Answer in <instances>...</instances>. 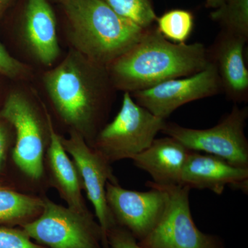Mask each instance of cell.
Masks as SVG:
<instances>
[{
    "label": "cell",
    "mask_w": 248,
    "mask_h": 248,
    "mask_svg": "<svg viewBox=\"0 0 248 248\" xmlns=\"http://www.w3.org/2000/svg\"><path fill=\"white\" fill-rule=\"evenodd\" d=\"M62 145L71 155L81 179L83 188L94 208L97 222L102 230L104 248L108 246L107 232L115 223L106 197L108 182L118 184L109 163L97 151L90 146L81 134L72 130L68 139L62 138Z\"/></svg>",
    "instance_id": "cell-10"
},
{
    "label": "cell",
    "mask_w": 248,
    "mask_h": 248,
    "mask_svg": "<svg viewBox=\"0 0 248 248\" xmlns=\"http://www.w3.org/2000/svg\"><path fill=\"white\" fill-rule=\"evenodd\" d=\"M145 192L127 190L119 184L108 182L106 197L116 225L125 228L137 241L144 239L164 213L166 195L151 181Z\"/></svg>",
    "instance_id": "cell-11"
},
{
    "label": "cell",
    "mask_w": 248,
    "mask_h": 248,
    "mask_svg": "<svg viewBox=\"0 0 248 248\" xmlns=\"http://www.w3.org/2000/svg\"><path fill=\"white\" fill-rule=\"evenodd\" d=\"M153 184L166 193V208L151 232L138 241L141 247L226 248L224 241L219 236L204 233L196 226L191 213L190 188L186 186Z\"/></svg>",
    "instance_id": "cell-7"
},
{
    "label": "cell",
    "mask_w": 248,
    "mask_h": 248,
    "mask_svg": "<svg viewBox=\"0 0 248 248\" xmlns=\"http://www.w3.org/2000/svg\"><path fill=\"white\" fill-rule=\"evenodd\" d=\"M22 35L31 53L44 66H51L60 56L56 19L47 0H27Z\"/></svg>",
    "instance_id": "cell-14"
},
{
    "label": "cell",
    "mask_w": 248,
    "mask_h": 248,
    "mask_svg": "<svg viewBox=\"0 0 248 248\" xmlns=\"http://www.w3.org/2000/svg\"><path fill=\"white\" fill-rule=\"evenodd\" d=\"M156 29L165 38L174 43H186L192 33L194 18L190 11L174 9L156 18Z\"/></svg>",
    "instance_id": "cell-19"
},
{
    "label": "cell",
    "mask_w": 248,
    "mask_h": 248,
    "mask_svg": "<svg viewBox=\"0 0 248 248\" xmlns=\"http://www.w3.org/2000/svg\"><path fill=\"white\" fill-rule=\"evenodd\" d=\"M38 217L21 226L37 244L46 248H102L104 238L92 214L80 213L45 199Z\"/></svg>",
    "instance_id": "cell-5"
},
{
    "label": "cell",
    "mask_w": 248,
    "mask_h": 248,
    "mask_svg": "<svg viewBox=\"0 0 248 248\" xmlns=\"http://www.w3.org/2000/svg\"><path fill=\"white\" fill-rule=\"evenodd\" d=\"M0 115L16 133L13 157L18 168L33 180L43 175L45 128L35 105L20 92L6 98Z\"/></svg>",
    "instance_id": "cell-8"
},
{
    "label": "cell",
    "mask_w": 248,
    "mask_h": 248,
    "mask_svg": "<svg viewBox=\"0 0 248 248\" xmlns=\"http://www.w3.org/2000/svg\"><path fill=\"white\" fill-rule=\"evenodd\" d=\"M248 117V108L235 104L231 112L212 128L200 130L166 122L161 133L175 139L190 151L203 152L236 167L248 169V141L245 134Z\"/></svg>",
    "instance_id": "cell-6"
},
{
    "label": "cell",
    "mask_w": 248,
    "mask_h": 248,
    "mask_svg": "<svg viewBox=\"0 0 248 248\" xmlns=\"http://www.w3.org/2000/svg\"><path fill=\"white\" fill-rule=\"evenodd\" d=\"M0 248H46L34 242L22 229L0 227Z\"/></svg>",
    "instance_id": "cell-21"
},
{
    "label": "cell",
    "mask_w": 248,
    "mask_h": 248,
    "mask_svg": "<svg viewBox=\"0 0 248 248\" xmlns=\"http://www.w3.org/2000/svg\"><path fill=\"white\" fill-rule=\"evenodd\" d=\"M166 123L137 104L130 93L124 92L120 110L101 128L91 147L110 164L133 159L151 146Z\"/></svg>",
    "instance_id": "cell-4"
},
{
    "label": "cell",
    "mask_w": 248,
    "mask_h": 248,
    "mask_svg": "<svg viewBox=\"0 0 248 248\" xmlns=\"http://www.w3.org/2000/svg\"><path fill=\"white\" fill-rule=\"evenodd\" d=\"M44 201L0 187V223L20 226L38 217Z\"/></svg>",
    "instance_id": "cell-17"
},
{
    "label": "cell",
    "mask_w": 248,
    "mask_h": 248,
    "mask_svg": "<svg viewBox=\"0 0 248 248\" xmlns=\"http://www.w3.org/2000/svg\"><path fill=\"white\" fill-rule=\"evenodd\" d=\"M0 73L12 79L24 78L29 73L27 65L11 56L0 42Z\"/></svg>",
    "instance_id": "cell-22"
},
{
    "label": "cell",
    "mask_w": 248,
    "mask_h": 248,
    "mask_svg": "<svg viewBox=\"0 0 248 248\" xmlns=\"http://www.w3.org/2000/svg\"><path fill=\"white\" fill-rule=\"evenodd\" d=\"M224 1L225 0H206L205 6L208 8L215 9L220 6Z\"/></svg>",
    "instance_id": "cell-25"
},
{
    "label": "cell",
    "mask_w": 248,
    "mask_h": 248,
    "mask_svg": "<svg viewBox=\"0 0 248 248\" xmlns=\"http://www.w3.org/2000/svg\"><path fill=\"white\" fill-rule=\"evenodd\" d=\"M62 5L74 50L105 68L136 45L146 30L103 0H67Z\"/></svg>",
    "instance_id": "cell-3"
},
{
    "label": "cell",
    "mask_w": 248,
    "mask_h": 248,
    "mask_svg": "<svg viewBox=\"0 0 248 248\" xmlns=\"http://www.w3.org/2000/svg\"><path fill=\"white\" fill-rule=\"evenodd\" d=\"M45 115L49 137L47 157L52 182L68 207L80 213H89L81 195L84 188L76 165L63 148L62 137L55 132L46 109Z\"/></svg>",
    "instance_id": "cell-16"
},
{
    "label": "cell",
    "mask_w": 248,
    "mask_h": 248,
    "mask_svg": "<svg viewBox=\"0 0 248 248\" xmlns=\"http://www.w3.org/2000/svg\"><path fill=\"white\" fill-rule=\"evenodd\" d=\"M181 186L223 194L227 186L248 192V169L236 167L214 155L191 151L182 174Z\"/></svg>",
    "instance_id": "cell-12"
},
{
    "label": "cell",
    "mask_w": 248,
    "mask_h": 248,
    "mask_svg": "<svg viewBox=\"0 0 248 248\" xmlns=\"http://www.w3.org/2000/svg\"><path fill=\"white\" fill-rule=\"evenodd\" d=\"M210 63L208 48L203 44L174 43L151 27L107 69L115 89L131 93L192 76Z\"/></svg>",
    "instance_id": "cell-2"
},
{
    "label": "cell",
    "mask_w": 248,
    "mask_h": 248,
    "mask_svg": "<svg viewBox=\"0 0 248 248\" xmlns=\"http://www.w3.org/2000/svg\"><path fill=\"white\" fill-rule=\"evenodd\" d=\"M210 17L221 30L248 40V0H225Z\"/></svg>",
    "instance_id": "cell-18"
},
{
    "label": "cell",
    "mask_w": 248,
    "mask_h": 248,
    "mask_svg": "<svg viewBox=\"0 0 248 248\" xmlns=\"http://www.w3.org/2000/svg\"><path fill=\"white\" fill-rule=\"evenodd\" d=\"M191 151L175 139H155L147 149L136 155L135 166L151 175L160 186H181L183 169Z\"/></svg>",
    "instance_id": "cell-15"
},
{
    "label": "cell",
    "mask_w": 248,
    "mask_h": 248,
    "mask_svg": "<svg viewBox=\"0 0 248 248\" xmlns=\"http://www.w3.org/2000/svg\"><path fill=\"white\" fill-rule=\"evenodd\" d=\"M248 40L221 30L208 49L210 62L219 76L222 91L236 104L248 99V71L244 57Z\"/></svg>",
    "instance_id": "cell-13"
},
{
    "label": "cell",
    "mask_w": 248,
    "mask_h": 248,
    "mask_svg": "<svg viewBox=\"0 0 248 248\" xmlns=\"http://www.w3.org/2000/svg\"><path fill=\"white\" fill-rule=\"evenodd\" d=\"M107 239L109 248H143L126 229L117 225L108 231Z\"/></svg>",
    "instance_id": "cell-23"
},
{
    "label": "cell",
    "mask_w": 248,
    "mask_h": 248,
    "mask_svg": "<svg viewBox=\"0 0 248 248\" xmlns=\"http://www.w3.org/2000/svg\"><path fill=\"white\" fill-rule=\"evenodd\" d=\"M43 81L62 120L93 143L101 130L110 90L115 89L107 68L73 50L45 73Z\"/></svg>",
    "instance_id": "cell-1"
},
{
    "label": "cell",
    "mask_w": 248,
    "mask_h": 248,
    "mask_svg": "<svg viewBox=\"0 0 248 248\" xmlns=\"http://www.w3.org/2000/svg\"><path fill=\"white\" fill-rule=\"evenodd\" d=\"M221 91L216 67L210 62L205 69L192 76L167 80L130 94L139 105L166 120L187 103L216 95Z\"/></svg>",
    "instance_id": "cell-9"
},
{
    "label": "cell",
    "mask_w": 248,
    "mask_h": 248,
    "mask_svg": "<svg viewBox=\"0 0 248 248\" xmlns=\"http://www.w3.org/2000/svg\"><path fill=\"white\" fill-rule=\"evenodd\" d=\"M8 146V134L3 124L0 123V169L4 163Z\"/></svg>",
    "instance_id": "cell-24"
},
{
    "label": "cell",
    "mask_w": 248,
    "mask_h": 248,
    "mask_svg": "<svg viewBox=\"0 0 248 248\" xmlns=\"http://www.w3.org/2000/svg\"><path fill=\"white\" fill-rule=\"evenodd\" d=\"M12 0H0V13L4 11Z\"/></svg>",
    "instance_id": "cell-26"
},
{
    "label": "cell",
    "mask_w": 248,
    "mask_h": 248,
    "mask_svg": "<svg viewBox=\"0 0 248 248\" xmlns=\"http://www.w3.org/2000/svg\"><path fill=\"white\" fill-rule=\"evenodd\" d=\"M117 14L146 29L153 27L156 16L152 0H103Z\"/></svg>",
    "instance_id": "cell-20"
},
{
    "label": "cell",
    "mask_w": 248,
    "mask_h": 248,
    "mask_svg": "<svg viewBox=\"0 0 248 248\" xmlns=\"http://www.w3.org/2000/svg\"><path fill=\"white\" fill-rule=\"evenodd\" d=\"M58 1H60V2H61L62 4V3L64 2V1H67V0H58Z\"/></svg>",
    "instance_id": "cell-27"
}]
</instances>
